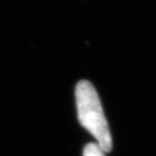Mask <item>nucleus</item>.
I'll list each match as a JSON object with an SVG mask.
<instances>
[{
  "label": "nucleus",
  "mask_w": 156,
  "mask_h": 156,
  "mask_svg": "<svg viewBox=\"0 0 156 156\" xmlns=\"http://www.w3.org/2000/svg\"><path fill=\"white\" fill-rule=\"evenodd\" d=\"M75 98L81 126L94 137L104 152H110L113 148V141L94 86L87 80L79 81L75 88Z\"/></svg>",
  "instance_id": "1"
},
{
  "label": "nucleus",
  "mask_w": 156,
  "mask_h": 156,
  "mask_svg": "<svg viewBox=\"0 0 156 156\" xmlns=\"http://www.w3.org/2000/svg\"><path fill=\"white\" fill-rule=\"evenodd\" d=\"M83 156H105V152L96 143H88L83 149Z\"/></svg>",
  "instance_id": "2"
}]
</instances>
